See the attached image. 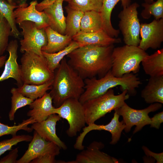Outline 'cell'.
I'll return each instance as SVG.
<instances>
[{
	"mask_svg": "<svg viewBox=\"0 0 163 163\" xmlns=\"http://www.w3.org/2000/svg\"><path fill=\"white\" fill-rule=\"evenodd\" d=\"M114 44L79 47L67 55L69 65L84 79L100 78L111 69Z\"/></svg>",
	"mask_w": 163,
	"mask_h": 163,
	"instance_id": "obj_1",
	"label": "cell"
},
{
	"mask_svg": "<svg viewBox=\"0 0 163 163\" xmlns=\"http://www.w3.org/2000/svg\"><path fill=\"white\" fill-rule=\"evenodd\" d=\"M84 79L68 63L65 58L54 71L50 94L56 108L70 98L79 99L83 93Z\"/></svg>",
	"mask_w": 163,
	"mask_h": 163,
	"instance_id": "obj_2",
	"label": "cell"
},
{
	"mask_svg": "<svg viewBox=\"0 0 163 163\" xmlns=\"http://www.w3.org/2000/svg\"><path fill=\"white\" fill-rule=\"evenodd\" d=\"M85 90L79 100L82 104L88 100L106 93L109 89L119 86L122 91L127 90L129 95L135 96L136 88L141 83L137 76L133 73L126 74L120 77L114 76L111 70L103 77H96L84 79Z\"/></svg>",
	"mask_w": 163,
	"mask_h": 163,
	"instance_id": "obj_3",
	"label": "cell"
},
{
	"mask_svg": "<svg viewBox=\"0 0 163 163\" xmlns=\"http://www.w3.org/2000/svg\"><path fill=\"white\" fill-rule=\"evenodd\" d=\"M129 96L127 90L115 95L110 88L103 95L84 102L82 104L86 123L88 125L94 123L107 113L118 109Z\"/></svg>",
	"mask_w": 163,
	"mask_h": 163,
	"instance_id": "obj_4",
	"label": "cell"
},
{
	"mask_svg": "<svg viewBox=\"0 0 163 163\" xmlns=\"http://www.w3.org/2000/svg\"><path fill=\"white\" fill-rule=\"evenodd\" d=\"M20 60L21 77L23 84L40 85L53 79L54 72L49 69L43 55L25 52Z\"/></svg>",
	"mask_w": 163,
	"mask_h": 163,
	"instance_id": "obj_5",
	"label": "cell"
},
{
	"mask_svg": "<svg viewBox=\"0 0 163 163\" xmlns=\"http://www.w3.org/2000/svg\"><path fill=\"white\" fill-rule=\"evenodd\" d=\"M148 54L138 46L125 45L114 47L112 53L113 75L120 77L124 75L138 72L140 63Z\"/></svg>",
	"mask_w": 163,
	"mask_h": 163,
	"instance_id": "obj_6",
	"label": "cell"
},
{
	"mask_svg": "<svg viewBox=\"0 0 163 163\" xmlns=\"http://www.w3.org/2000/svg\"><path fill=\"white\" fill-rule=\"evenodd\" d=\"M139 6L138 3L134 2L123 8L118 15L119 30L126 45L138 46L139 44L140 24L137 10Z\"/></svg>",
	"mask_w": 163,
	"mask_h": 163,
	"instance_id": "obj_7",
	"label": "cell"
},
{
	"mask_svg": "<svg viewBox=\"0 0 163 163\" xmlns=\"http://www.w3.org/2000/svg\"><path fill=\"white\" fill-rule=\"evenodd\" d=\"M54 113L67 121L69 127L66 133L70 137L75 136L86 123L82 104L78 99L70 98L59 107L56 108Z\"/></svg>",
	"mask_w": 163,
	"mask_h": 163,
	"instance_id": "obj_8",
	"label": "cell"
},
{
	"mask_svg": "<svg viewBox=\"0 0 163 163\" xmlns=\"http://www.w3.org/2000/svg\"><path fill=\"white\" fill-rule=\"evenodd\" d=\"M162 107V104L155 103L144 109L137 110L130 107L125 102L116 110L119 115L123 117V121L126 126L124 129L125 132L128 133L132 126H136L133 132V133L135 134L145 125L150 124L151 118L149 116V113L155 111Z\"/></svg>",
	"mask_w": 163,
	"mask_h": 163,
	"instance_id": "obj_9",
	"label": "cell"
},
{
	"mask_svg": "<svg viewBox=\"0 0 163 163\" xmlns=\"http://www.w3.org/2000/svg\"><path fill=\"white\" fill-rule=\"evenodd\" d=\"M18 24L23 36V39L20 40V52L23 53L30 52L43 56L41 48L47 43L44 29L38 28L34 22L30 21H24Z\"/></svg>",
	"mask_w": 163,
	"mask_h": 163,
	"instance_id": "obj_10",
	"label": "cell"
},
{
	"mask_svg": "<svg viewBox=\"0 0 163 163\" xmlns=\"http://www.w3.org/2000/svg\"><path fill=\"white\" fill-rule=\"evenodd\" d=\"M113 117L111 120L107 124L97 125L94 123L89 124L88 126L83 128V132L77 137L75 144L74 148L77 150L81 151L84 149L83 145V141L86 135L89 132L92 130H104L109 132L111 134V141L110 144L114 145L119 141L121 136V133L125 127V125L123 121H120V115L118 113L116 110Z\"/></svg>",
	"mask_w": 163,
	"mask_h": 163,
	"instance_id": "obj_11",
	"label": "cell"
},
{
	"mask_svg": "<svg viewBox=\"0 0 163 163\" xmlns=\"http://www.w3.org/2000/svg\"><path fill=\"white\" fill-rule=\"evenodd\" d=\"M141 37L138 47L146 51L160 48L163 41V18L140 24Z\"/></svg>",
	"mask_w": 163,
	"mask_h": 163,
	"instance_id": "obj_12",
	"label": "cell"
},
{
	"mask_svg": "<svg viewBox=\"0 0 163 163\" xmlns=\"http://www.w3.org/2000/svg\"><path fill=\"white\" fill-rule=\"evenodd\" d=\"M61 149L54 143L47 141L42 137L35 130L27 149L17 163H29L40 155L50 154L56 156Z\"/></svg>",
	"mask_w": 163,
	"mask_h": 163,
	"instance_id": "obj_13",
	"label": "cell"
},
{
	"mask_svg": "<svg viewBox=\"0 0 163 163\" xmlns=\"http://www.w3.org/2000/svg\"><path fill=\"white\" fill-rule=\"evenodd\" d=\"M101 142L94 141L91 142L86 149L76 155L75 160L67 161L66 163H117V159L111 157L101 151L104 147Z\"/></svg>",
	"mask_w": 163,
	"mask_h": 163,
	"instance_id": "obj_14",
	"label": "cell"
},
{
	"mask_svg": "<svg viewBox=\"0 0 163 163\" xmlns=\"http://www.w3.org/2000/svg\"><path fill=\"white\" fill-rule=\"evenodd\" d=\"M37 1L31 2L30 5L27 4L18 5L14 10L13 15L16 24H19L24 21L34 22L37 28L40 29L49 26L48 17L43 11H39L36 8Z\"/></svg>",
	"mask_w": 163,
	"mask_h": 163,
	"instance_id": "obj_15",
	"label": "cell"
},
{
	"mask_svg": "<svg viewBox=\"0 0 163 163\" xmlns=\"http://www.w3.org/2000/svg\"><path fill=\"white\" fill-rule=\"evenodd\" d=\"M61 120L58 115L53 114L43 121L33 123L31 127L46 140L53 142L61 149L66 150L67 149L66 145L58 136L56 132L57 122Z\"/></svg>",
	"mask_w": 163,
	"mask_h": 163,
	"instance_id": "obj_16",
	"label": "cell"
},
{
	"mask_svg": "<svg viewBox=\"0 0 163 163\" xmlns=\"http://www.w3.org/2000/svg\"><path fill=\"white\" fill-rule=\"evenodd\" d=\"M18 47V41L16 40H12L8 43L6 50L9 53V56L5 62L4 70L0 76V82L12 78L16 81L19 87L23 83L21 77V66L17 62Z\"/></svg>",
	"mask_w": 163,
	"mask_h": 163,
	"instance_id": "obj_17",
	"label": "cell"
},
{
	"mask_svg": "<svg viewBox=\"0 0 163 163\" xmlns=\"http://www.w3.org/2000/svg\"><path fill=\"white\" fill-rule=\"evenodd\" d=\"M72 38L78 43L80 47L90 45L107 46L121 42L120 38L112 37L103 30L90 33L80 32Z\"/></svg>",
	"mask_w": 163,
	"mask_h": 163,
	"instance_id": "obj_18",
	"label": "cell"
},
{
	"mask_svg": "<svg viewBox=\"0 0 163 163\" xmlns=\"http://www.w3.org/2000/svg\"><path fill=\"white\" fill-rule=\"evenodd\" d=\"M52 98L49 93L46 92L42 97L34 100L29 105L30 109L27 113L28 116L32 117L36 122L46 119L54 113L55 107L53 105Z\"/></svg>",
	"mask_w": 163,
	"mask_h": 163,
	"instance_id": "obj_19",
	"label": "cell"
},
{
	"mask_svg": "<svg viewBox=\"0 0 163 163\" xmlns=\"http://www.w3.org/2000/svg\"><path fill=\"white\" fill-rule=\"evenodd\" d=\"M132 0H102L101 14L103 30L110 36L117 38L120 33L119 30L113 28L111 24V16L112 10L119 2L123 8L129 6Z\"/></svg>",
	"mask_w": 163,
	"mask_h": 163,
	"instance_id": "obj_20",
	"label": "cell"
},
{
	"mask_svg": "<svg viewBox=\"0 0 163 163\" xmlns=\"http://www.w3.org/2000/svg\"><path fill=\"white\" fill-rule=\"evenodd\" d=\"M64 0H57L45 8L43 11L46 15L49 27L54 30L65 35L66 17L63 14L62 4Z\"/></svg>",
	"mask_w": 163,
	"mask_h": 163,
	"instance_id": "obj_21",
	"label": "cell"
},
{
	"mask_svg": "<svg viewBox=\"0 0 163 163\" xmlns=\"http://www.w3.org/2000/svg\"><path fill=\"white\" fill-rule=\"evenodd\" d=\"M141 96L147 103L163 104V75L150 77Z\"/></svg>",
	"mask_w": 163,
	"mask_h": 163,
	"instance_id": "obj_22",
	"label": "cell"
},
{
	"mask_svg": "<svg viewBox=\"0 0 163 163\" xmlns=\"http://www.w3.org/2000/svg\"><path fill=\"white\" fill-rule=\"evenodd\" d=\"M44 29L47 36V43L42 48V52L48 53H57L65 48L72 40L71 37L62 34L49 26Z\"/></svg>",
	"mask_w": 163,
	"mask_h": 163,
	"instance_id": "obj_23",
	"label": "cell"
},
{
	"mask_svg": "<svg viewBox=\"0 0 163 163\" xmlns=\"http://www.w3.org/2000/svg\"><path fill=\"white\" fill-rule=\"evenodd\" d=\"M143 70L151 77L163 75V49L150 55L148 54L141 62Z\"/></svg>",
	"mask_w": 163,
	"mask_h": 163,
	"instance_id": "obj_24",
	"label": "cell"
},
{
	"mask_svg": "<svg viewBox=\"0 0 163 163\" xmlns=\"http://www.w3.org/2000/svg\"><path fill=\"white\" fill-rule=\"evenodd\" d=\"M103 30L100 12L91 11L84 12L80 23V32H96Z\"/></svg>",
	"mask_w": 163,
	"mask_h": 163,
	"instance_id": "obj_25",
	"label": "cell"
},
{
	"mask_svg": "<svg viewBox=\"0 0 163 163\" xmlns=\"http://www.w3.org/2000/svg\"><path fill=\"white\" fill-rule=\"evenodd\" d=\"M65 9L67 16L65 34L72 37L80 32L81 21L84 12L73 9L68 5Z\"/></svg>",
	"mask_w": 163,
	"mask_h": 163,
	"instance_id": "obj_26",
	"label": "cell"
},
{
	"mask_svg": "<svg viewBox=\"0 0 163 163\" xmlns=\"http://www.w3.org/2000/svg\"><path fill=\"white\" fill-rule=\"evenodd\" d=\"M79 47V45L78 43L72 40L65 48L57 53H48L42 52L43 56L46 60L49 69L51 71L54 72L65 56Z\"/></svg>",
	"mask_w": 163,
	"mask_h": 163,
	"instance_id": "obj_27",
	"label": "cell"
},
{
	"mask_svg": "<svg viewBox=\"0 0 163 163\" xmlns=\"http://www.w3.org/2000/svg\"><path fill=\"white\" fill-rule=\"evenodd\" d=\"M53 80L40 85L23 84L17 89L24 96L34 101L42 97L47 91L51 90Z\"/></svg>",
	"mask_w": 163,
	"mask_h": 163,
	"instance_id": "obj_28",
	"label": "cell"
},
{
	"mask_svg": "<svg viewBox=\"0 0 163 163\" xmlns=\"http://www.w3.org/2000/svg\"><path fill=\"white\" fill-rule=\"evenodd\" d=\"M70 8L83 12L94 11L100 12L102 0H64Z\"/></svg>",
	"mask_w": 163,
	"mask_h": 163,
	"instance_id": "obj_29",
	"label": "cell"
},
{
	"mask_svg": "<svg viewBox=\"0 0 163 163\" xmlns=\"http://www.w3.org/2000/svg\"><path fill=\"white\" fill-rule=\"evenodd\" d=\"M18 6V5L11 4L5 0H0V13L9 23L11 29V35L15 38H18L20 35L13 15L14 9Z\"/></svg>",
	"mask_w": 163,
	"mask_h": 163,
	"instance_id": "obj_30",
	"label": "cell"
},
{
	"mask_svg": "<svg viewBox=\"0 0 163 163\" xmlns=\"http://www.w3.org/2000/svg\"><path fill=\"white\" fill-rule=\"evenodd\" d=\"M11 93L12 94L11 106L8 113V117L10 120L13 121L17 110L21 108L29 105L34 100L24 96L16 88H12L11 90Z\"/></svg>",
	"mask_w": 163,
	"mask_h": 163,
	"instance_id": "obj_31",
	"label": "cell"
},
{
	"mask_svg": "<svg viewBox=\"0 0 163 163\" xmlns=\"http://www.w3.org/2000/svg\"><path fill=\"white\" fill-rule=\"evenodd\" d=\"M142 6L144 9L141 15L144 19H149L152 15L156 20L163 18V0H157L150 4L143 3Z\"/></svg>",
	"mask_w": 163,
	"mask_h": 163,
	"instance_id": "obj_32",
	"label": "cell"
},
{
	"mask_svg": "<svg viewBox=\"0 0 163 163\" xmlns=\"http://www.w3.org/2000/svg\"><path fill=\"white\" fill-rule=\"evenodd\" d=\"M0 116V118H1ZM36 122L32 117L26 120H24L21 123L17 125L9 126L4 124L0 122V137L2 136L11 135L12 136L16 135L17 133L19 130H23L28 132H31L33 130L28 125Z\"/></svg>",
	"mask_w": 163,
	"mask_h": 163,
	"instance_id": "obj_33",
	"label": "cell"
},
{
	"mask_svg": "<svg viewBox=\"0 0 163 163\" xmlns=\"http://www.w3.org/2000/svg\"><path fill=\"white\" fill-rule=\"evenodd\" d=\"M11 29L9 23L0 13V56L6 50L9 36L11 35Z\"/></svg>",
	"mask_w": 163,
	"mask_h": 163,
	"instance_id": "obj_34",
	"label": "cell"
},
{
	"mask_svg": "<svg viewBox=\"0 0 163 163\" xmlns=\"http://www.w3.org/2000/svg\"><path fill=\"white\" fill-rule=\"evenodd\" d=\"M33 136L28 135H22L12 136L9 139L0 142V156L7 151L11 150L12 147L22 142H30Z\"/></svg>",
	"mask_w": 163,
	"mask_h": 163,
	"instance_id": "obj_35",
	"label": "cell"
},
{
	"mask_svg": "<svg viewBox=\"0 0 163 163\" xmlns=\"http://www.w3.org/2000/svg\"><path fill=\"white\" fill-rule=\"evenodd\" d=\"M54 155L46 154L39 156L33 160L31 163H63V161H57Z\"/></svg>",
	"mask_w": 163,
	"mask_h": 163,
	"instance_id": "obj_36",
	"label": "cell"
},
{
	"mask_svg": "<svg viewBox=\"0 0 163 163\" xmlns=\"http://www.w3.org/2000/svg\"><path fill=\"white\" fill-rule=\"evenodd\" d=\"M18 152V148L11 150L7 155L1 158L0 163H17Z\"/></svg>",
	"mask_w": 163,
	"mask_h": 163,
	"instance_id": "obj_37",
	"label": "cell"
},
{
	"mask_svg": "<svg viewBox=\"0 0 163 163\" xmlns=\"http://www.w3.org/2000/svg\"><path fill=\"white\" fill-rule=\"evenodd\" d=\"M142 148L147 157H152L156 161L157 163H163V152L158 153L150 151L147 147L145 146H143Z\"/></svg>",
	"mask_w": 163,
	"mask_h": 163,
	"instance_id": "obj_38",
	"label": "cell"
},
{
	"mask_svg": "<svg viewBox=\"0 0 163 163\" xmlns=\"http://www.w3.org/2000/svg\"><path fill=\"white\" fill-rule=\"evenodd\" d=\"M151 118L150 127L159 129L161 124L163 122V111L156 114Z\"/></svg>",
	"mask_w": 163,
	"mask_h": 163,
	"instance_id": "obj_39",
	"label": "cell"
},
{
	"mask_svg": "<svg viewBox=\"0 0 163 163\" xmlns=\"http://www.w3.org/2000/svg\"><path fill=\"white\" fill-rule=\"evenodd\" d=\"M57 0H43L40 3H37L36 7L38 11H43L44 9L49 5Z\"/></svg>",
	"mask_w": 163,
	"mask_h": 163,
	"instance_id": "obj_40",
	"label": "cell"
},
{
	"mask_svg": "<svg viewBox=\"0 0 163 163\" xmlns=\"http://www.w3.org/2000/svg\"><path fill=\"white\" fill-rule=\"evenodd\" d=\"M6 55H2L0 56V68L5 65L6 59Z\"/></svg>",
	"mask_w": 163,
	"mask_h": 163,
	"instance_id": "obj_41",
	"label": "cell"
},
{
	"mask_svg": "<svg viewBox=\"0 0 163 163\" xmlns=\"http://www.w3.org/2000/svg\"><path fill=\"white\" fill-rule=\"evenodd\" d=\"M27 0H18V5H23L27 4L26 3Z\"/></svg>",
	"mask_w": 163,
	"mask_h": 163,
	"instance_id": "obj_42",
	"label": "cell"
},
{
	"mask_svg": "<svg viewBox=\"0 0 163 163\" xmlns=\"http://www.w3.org/2000/svg\"><path fill=\"white\" fill-rule=\"evenodd\" d=\"M7 1L10 4H13L17 5L15 3V0H7Z\"/></svg>",
	"mask_w": 163,
	"mask_h": 163,
	"instance_id": "obj_43",
	"label": "cell"
},
{
	"mask_svg": "<svg viewBox=\"0 0 163 163\" xmlns=\"http://www.w3.org/2000/svg\"><path fill=\"white\" fill-rule=\"evenodd\" d=\"M145 2L150 4L154 2V0H144Z\"/></svg>",
	"mask_w": 163,
	"mask_h": 163,
	"instance_id": "obj_44",
	"label": "cell"
}]
</instances>
